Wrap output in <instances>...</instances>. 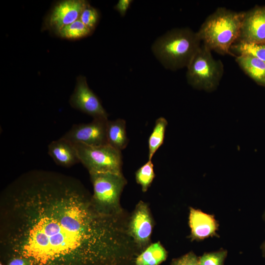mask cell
Returning a JSON list of instances; mask_svg holds the SVG:
<instances>
[{
	"label": "cell",
	"instance_id": "6da1fadb",
	"mask_svg": "<svg viewBox=\"0 0 265 265\" xmlns=\"http://www.w3.org/2000/svg\"><path fill=\"white\" fill-rule=\"evenodd\" d=\"M0 243L30 265L71 260L117 264L134 243L120 217L100 212L77 179L32 170L2 192Z\"/></svg>",
	"mask_w": 265,
	"mask_h": 265
},
{
	"label": "cell",
	"instance_id": "7a4b0ae2",
	"mask_svg": "<svg viewBox=\"0 0 265 265\" xmlns=\"http://www.w3.org/2000/svg\"><path fill=\"white\" fill-rule=\"evenodd\" d=\"M244 14L218 7L206 18L197 32L202 43L219 54L235 56L231 48L238 38Z\"/></svg>",
	"mask_w": 265,
	"mask_h": 265
},
{
	"label": "cell",
	"instance_id": "3957f363",
	"mask_svg": "<svg viewBox=\"0 0 265 265\" xmlns=\"http://www.w3.org/2000/svg\"><path fill=\"white\" fill-rule=\"evenodd\" d=\"M201 44L197 32L188 27L177 28L158 38L152 50L165 68L175 71L187 67Z\"/></svg>",
	"mask_w": 265,
	"mask_h": 265
},
{
	"label": "cell",
	"instance_id": "277c9868",
	"mask_svg": "<svg viewBox=\"0 0 265 265\" xmlns=\"http://www.w3.org/2000/svg\"><path fill=\"white\" fill-rule=\"evenodd\" d=\"M188 83L196 89L208 92L218 86L224 74V65L213 58L212 51L202 43L187 66Z\"/></svg>",
	"mask_w": 265,
	"mask_h": 265
},
{
	"label": "cell",
	"instance_id": "5b68a950",
	"mask_svg": "<svg viewBox=\"0 0 265 265\" xmlns=\"http://www.w3.org/2000/svg\"><path fill=\"white\" fill-rule=\"evenodd\" d=\"M93 186V202L101 212L120 217V198L127 181L122 173H90Z\"/></svg>",
	"mask_w": 265,
	"mask_h": 265
},
{
	"label": "cell",
	"instance_id": "8992f818",
	"mask_svg": "<svg viewBox=\"0 0 265 265\" xmlns=\"http://www.w3.org/2000/svg\"><path fill=\"white\" fill-rule=\"evenodd\" d=\"M73 144L80 162L87 168L89 173H122L121 152L108 144L100 146H89L81 143Z\"/></svg>",
	"mask_w": 265,
	"mask_h": 265
},
{
	"label": "cell",
	"instance_id": "52a82bcc",
	"mask_svg": "<svg viewBox=\"0 0 265 265\" xmlns=\"http://www.w3.org/2000/svg\"><path fill=\"white\" fill-rule=\"evenodd\" d=\"M108 119H93L89 123L74 125L62 136L73 144L89 146L107 144L106 126Z\"/></svg>",
	"mask_w": 265,
	"mask_h": 265
},
{
	"label": "cell",
	"instance_id": "ba28073f",
	"mask_svg": "<svg viewBox=\"0 0 265 265\" xmlns=\"http://www.w3.org/2000/svg\"><path fill=\"white\" fill-rule=\"evenodd\" d=\"M70 105L93 118L108 119V114L99 99L89 87L85 77L77 78L73 93L69 100Z\"/></svg>",
	"mask_w": 265,
	"mask_h": 265
},
{
	"label": "cell",
	"instance_id": "9c48e42d",
	"mask_svg": "<svg viewBox=\"0 0 265 265\" xmlns=\"http://www.w3.org/2000/svg\"><path fill=\"white\" fill-rule=\"evenodd\" d=\"M153 227L148 206L140 201L136 205L127 225L129 235L139 249H145L149 245Z\"/></svg>",
	"mask_w": 265,
	"mask_h": 265
},
{
	"label": "cell",
	"instance_id": "30bf717a",
	"mask_svg": "<svg viewBox=\"0 0 265 265\" xmlns=\"http://www.w3.org/2000/svg\"><path fill=\"white\" fill-rule=\"evenodd\" d=\"M89 4L84 0H65L58 2L46 18L45 25L58 32L64 26L78 20L83 9Z\"/></svg>",
	"mask_w": 265,
	"mask_h": 265
},
{
	"label": "cell",
	"instance_id": "8fae6325",
	"mask_svg": "<svg viewBox=\"0 0 265 265\" xmlns=\"http://www.w3.org/2000/svg\"><path fill=\"white\" fill-rule=\"evenodd\" d=\"M237 41L265 44V6L244 12Z\"/></svg>",
	"mask_w": 265,
	"mask_h": 265
},
{
	"label": "cell",
	"instance_id": "7c38bea8",
	"mask_svg": "<svg viewBox=\"0 0 265 265\" xmlns=\"http://www.w3.org/2000/svg\"><path fill=\"white\" fill-rule=\"evenodd\" d=\"M189 224L192 239H202L216 235L217 224L213 216L190 208Z\"/></svg>",
	"mask_w": 265,
	"mask_h": 265
},
{
	"label": "cell",
	"instance_id": "4fadbf2b",
	"mask_svg": "<svg viewBox=\"0 0 265 265\" xmlns=\"http://www.w3.org/2000/svg\"><path fill=\"white\" fill-rule=\"evenodd\" d=\"M48 154L56 164L63 167L80 162L74 145L62 137L49 144Z\"/></svg>",
	"mask_w": 265,
	"mask_h": 265
},
{
	"label": "cell",
	"instance_id": "5bb4252c",
	"mask_svg": "<svg viewBox=\"0 0 265 265\" xmlns=\"http://www.w3.org/2000/svg\"><path fill=\"white\" fill-rule=\"evenodd\" d=\"M239 67L259 85L265 87V62L249 54L235 56Z\"/></svg>",
	"mask_w": 265,
	"mask_h": 265
},
{
	"label": "cell",
	"instance_id": "9a60e30c",
	"mask_svg": "<svg viewBox=\"0 0 265 265\" xmlns=\"http://www.w3.org/2000/svg\"><path fill=\"white\" fill-rule=\"evenodd\" d=\"M126 121L122 119L108 120L106 126L107 143L111 146L121 152L129 143L126 130Z\"/></svg>",
	"mask_w": 265,
	"mask_h": 265
},
{
	"label": "cell",
	"instance_id": "2e32d148",
	"mask_svg": "<svg viewBox=\"0 0 265 265\" xmlns=\"http://www.w3.org/2000/svg\"><path fill=\"white\" fill-rule=\"evenodd\" d=\"M167 257V252L159 242L149 245L139 255L135 265H159Z\"/></svg>",
	"mask_w": 265,
	"mask_h": 265
},
{
	"label": "cell",
	"instance_id": "e0dca14e",
	"mask_svg": "<svg viewBox=\"0 0 265 265\" xmlns=\"http://www.w3.org/2000/svg\"><path fill=\"white\" fill-rule=\"evenodd\" d=\"M167 124L166 119L163 117H159L156 120L155 126L148 139L149 160H152L155 153L163 144Z\"/></svg>",
	"mask_w": 265,
	"mask_h": 265
},
{
	"label": "cell",
	"instance_id": "ac0fdd59",
	"mask_svg": "<svg viewBox=\"0 0 265 265\" xmlns=\"http://www.w3.org/2000/svg\"><path fill=\"white\" fill-rule=\"evenodd\" d=\"M92 31L91 29L78 19L63 27L57 34L61 38L74 40L87 36Z\"/></svg>",
	"mask_w": 265,
	"mask_h": 265
},
{
	"label": "cell",
	"instance_id": "d6986e66",
	"mask_svg": "<svg viewBox=\"0 0 265 265\" xmlns=\"http://www.w3.org/2000/svg\"><path fill=\"white\" fill-rule=\"evenodd\" d=\"M239 54L254 56L265 62V44H255L236 42L231 47V51Z\"/></svg>",
	"mask_w": 265,
	"mask_h": 265
},
{
	"label": "cell",
	"instance_id": "ffe728a7",
	"mask_svg": "<svg viewBox=\"0 0 265 265\" xmlns=\"http://www.w3.org/2000/svg\"><path fill=\"white\" fill-rule=\"evenodd\" d=\"M155 174L152 160H149L135 172L136 182L141 186L143 192H146L152 183Z\"/></svg>",
	"mask_w": 265,
	"mask_h": 265
},
{
	"label": "cell",
	"instance_id": "44dd1931",
	"mask_svg": "<svg viewBox=\"0 0 265 265\" xmlns=\"http://www.w3.org/2000/svg\"><path fill=\"white\" fill-rule=\"evenodd\" d=\"M99 19V14L98 10L89 4L83 9L79 19L93 30L95 28Z\"/></svg>",
	"mask_w": 265,
	"mask_h": 265
},
{
	"label": "cell",
	"instance_id": "7402d4cb",
	"mask_svg": "<svg viewBox=\"0 0 265 265\" xmlns=\"http://www.w3.org/2000/svg\"><path fill=\"white\" fill-rule=\"evenodd\" d=\"M227 255L226 250L204 254L199 259V265H223Z\"/></svg>",
	"mask_w": 265,
	"mask_h": 265
},
{
	"label": "cell",
	"instance_id": "603a6c76",
	"mask_svg": "<svg viewBox=\"0 0 265 265\" xmlns=\"http://www.w3.org/2000/svg\"><path fill=\"white\" fill-rule=\"evenodd\" d=\"M171 265H199V262L196 256L193 252H189L173 260Z\"/></svg>",
	"mask_w": 265,
	"mask_h": 265
},
{
	"label": "cell",
	"instance_id": "cb8c5ba5",
	"mask_svg": "<svg viewBox=\"0 0 265 265\" xmlns=\"http://www.w3.org/2000/svg\"><path fill=\"white\" fill-rule=\"evenodd\" d=\"M132 1V0H119L114 6V9L122 16H124Z\"/></svg>",
	"mask_w": 265,
	"mask_h": 265
},
{
	"label": "cell",
	"instance_id": "d4e9b609",
	"mask_svg": "<svg viewBox=\"0 0 265 265\" xmlns=\"http://www.w3.org/2000/svg\"><path fill=\"white\" fill-rule=\"evenodd\" d=\"M7 265H30L29 261L23 257H13L9 260Z\"/></svg>",
	"mask_w": 265,
	"mask_h": 265
},
{
	"label": "cell",
	"instance_id": "484cf974",
	"mask_svg": "<svg viewBox=\"0 0 265 265\" xmlns=\"http://www.w3.org/2000/svg\"><path fill=\"white\" fill-rule=\"evenodd\" d=\"M262 250H263V251L264 255L265 256V241L263 244L262 246Z\"/></svg>",
	"mask_w": 265,
	"mask_h": 265
},
{
	"label": "cell",
	"instance_id": "4316f807",
	"mask_svg": "<svg viewBox=\"0 0 265 265\" xmlns=\"http://www.w3.org/2000/svg\"><path fill=\"white\" fill-rule=\"evenodd\" d=\"M264 219L265 220V213H264Z\"/></svg>",
	"mask_w": 265,
	"mask_h": 265
},
{
	"label": "cell",
	"instance_id": "83f0119b",
	"mask_svg": "<svg viewBox=\"0 0 265 265\" xmlns=\"http://www.w3.org/2000/svg\"><path fill=\"white\" fill-rule=\"evenodd\" d=\"M0 265H3L1 263H0Z\"/></svg>",
	"mask_w": 265,
	"mask_h": 265
}]
</instances>
